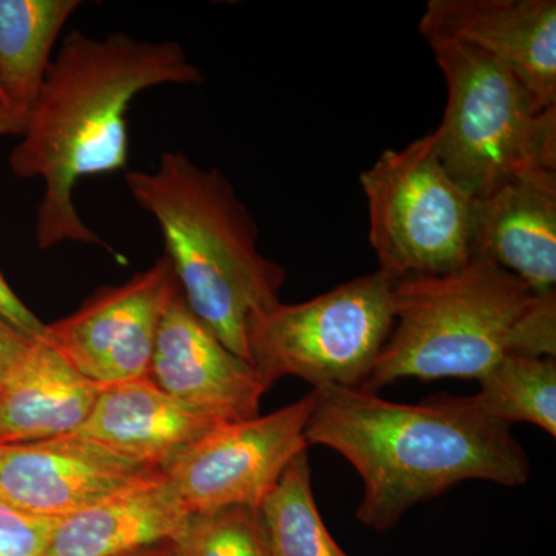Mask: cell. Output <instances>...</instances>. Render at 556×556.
Segmentation results:
<instances>
[{"instance_id":"6da1fadb","label":"cell","mask_w":556,"mask_h":556,"mask_svg":"<svg viewBox=\"0 0 556 556\" xmlns=\"http://www.w3.org/2000/svg\"><path fill=\"white\" fill-rule=\"evenodd\" d=\"M204 75L174 40L72 31L62 42L25 116L11 172L46 185L36 214L40 249L65 241L110 249L76 207L80 179L126 169L131 102L152 87L199 86Z\"/></svg>"},{"instance_id":"7a4b0ae2","label":"cell","mask_w":556,"mask_h":556,"mask_svg":"<svg viewBox=\"0 0 556 556\" xmlns=\"http://www.w3.org/2000/svg\"><path fill=\"white\" fill-rule=\"evenodd\" d=\"M308 445L345 457L362 479L357 519L388 532L409 508L464 481L525 485L526 450L510 427L482 415L470 396L438 394L408 405L358 388H313Z\"/></svg>"},{"instance_id":"3957f363","label":"cell","mask_w":556,"mask_h":556,"mask_svg":"<svg viewBox=\"0 0 556 556\" xmlns=\"http://www.w3.org/2000/svg\"><path fill=\"white\" fill-rule=\"evenodd\" d=\"M126 185L159 223L164 255L190 311L251 364L249 327L280 303L287 270L260 251L257 222L229 179L166 150L155 169L129 172Z\"/></svg>"},{"instance_id":"277c9868","label":"cell","mask_w":556,"mask_h":556,"mask_svg":"<svg viewBox=\"0 0 556 556\" xmlns=\"http://www.w3.org/2000/svg\"><path fill=\"white\" fill-rule=\"evenodd\" d=\"M393 295L396 321L368 393L401 379L479 380L510 354L556 356V292L538 294L490 260L401 278Z\"/></svg>"},{"instance_id":"5b68a950","label":"cell","mask_w":556,"mask_h":556,"mask_svg":"<svg viewBox=\"0 0 556 556\" xmlns=\"http://www.w3.org/2000/svg\"><path fill=\"white\" fill-rule=\"evenodd\" d=\"M445 86L444 118L431 131L438 159L471 199L517 175L556 169V108L543 109L484 51L427 40Z\"/></svg>"},{"instance_id":"8992f818","label":"cell","mask_w":556,"mask_h":556,"mask_svg":"<svg viewBox=\"0 0 556 556\" xmlns=\"http://www.w3.org/2000/svg\"><path fill=\"white\" fill-rule=\"evenodd\" d=\"M394 281L378 269L306 302L277 303L249 327L251 364L269 387L291 376L361 390L396 321Z\"/></svg>"},{"instance_id":"52a82bcc","label":"cell","mask_w":556,"mask_h":556,"mask_svg":"<svg viewBox=\"0 0 556 556\" xmlns=\"http://www.w3.org/2000/svg\"><path fill=\"white\" fill-rule=\"evenodd\" d=\"M358 181L369 244L387 276H441L471 258L473 199L442 166L431 131L383 150Z\"/></svg>"},{"instance_id":"ba28073f","label":"cell","mask_w":556,"mask_h":556,"mask_svg":"<svg viewBox=\"0 0 556 556\" xmlns=\"http://www.w3.org/2000/svg\"><path fill=\"white\" fill-rule=\"evenodd\" d=\"M313 394L266 416L219 424L164 468L192 515L260 508L289 464L308 450Z\"/></svg>"},{"instance_id":"9c48e42d","label":"cell","mask_w":556,"mask_h":556,"mask_svg":"<svg viewBox=\"0 0 556 556\" xmlns=\"http://www.w3.org/2000/svg\"><path fill=\"white\" fill-rule=\"evenodd\" d=\"M178 291L163 254L126 283L101 289L75 313L47 325L43 339L98 386L148 378L161 320Z\"/></svg>"},{"instance_id":"30bf717a","label":"cell","mask_w":556,"mask_h":556,"mask_svg":"<svg viewBox=\"0 0 556 556\" xmlns=\"http://www.w3.org/2000/svg\"><path fill=\"white\" fill-rule=\"evenodd\" d=\"M419 33L484 51L540 108H556L555 0H428Z\"/></svg>"},{"instance_id":"8fae6325","label":"cell","mask_w":556,"mask_h":556,"mask_svg":"<svg viewBox=\"0 0 556 556\" xmlns=\"http://www.w3.org/2000/svg\"><path fill=\"white\" fill-rule=\"evenodd\" d=\"M149 378L186 407L219 424L258 416L260 402L270 388L254 365L201 324L181 291L161 320Z\"/></svg>"},{"instance_id":"7c38bea8","label":"cell","mask_w":556,"mask_h":556,"mask_svg":"<svg viewBox=\"0 0 556 556\" xmlns=\"http://www.w3.org/2000/svg\"><path fill=\"white\" fill-rule=\"evenodd\" d=\"M155 470L78 433L0 445V493L47 518L68 517Z\"/></svg>"},{"instance_id":"4fadbf2b","label":"cell","mask_w":556,"mask_h":556,"mask_svg":"<svg viewBox=\"0 0 556 556\" xmlns=\"http://www.w3.org/2000/svg\"><path fill=\"white\" fill-rule=\"evenodd\" d=\"M471 255L538 292H556V169L517 175L473 200Z\"/></svg>"},{"instance_id":"5bb4252c","label":"cell","mask_w":556,"mask_h":556,"mask_svg":"<svg viewBox=\"0 0 556 556\" xmlns=\"http://www.w3.org/2000/svg\"><path fill=\"white\" fill-rule=\"evenodd\" d=\"M217 426L219 422L186 407L148 376L102 386L76 433L138 466L164 470Z\"/></svg>"},{"instance_id":"9a60e30c","label":"cell","mask_w":556,"mask_h":556,"mask_svg":"<svg viewBox=\"0 0 556 556\" xmlns=\"http://www.w3.org/2000/svg\"><path fill=\"white\" fill-rule=\"evenodd\" d=\"M192 514L163 470L61 518L43 556H119L178 541Z\"/></svg>"},{"instance_id":"2e32d148","label":"cell","mask_w":556,"mask_h":556,"mask_svg":"<svg viewBox=\"0 0 556 556\" xmlns=\"http://www.w3.org/2000/svg\"><path fill=\"white\" fill-rule=\"evenodd\" d=\"M100 390L46 339H31L0 382V445L76 433Z\"/></svg>"},{"instance_id":"e0dca14e","label":"cell","mask_w":556,"mask_h":556,"mask_svg":"<svg viewBox=\"0 0 556 556\" xmlns=\"http://www.w3.org/2000/svg\"><path fill=\"white\" fill-rule=\"evenodd\" d=\"M80 5L79 0H0V86L22 127L62 28Z\"/></svg>"},{"instance_id":"ac0fdd59","label":"cell","mask_w":556,"mask_h":556,"mask_svg":"<svg viewBox=\"0 0 556 556\" xmlns=\"http://www.w3.org/2000/svg\"><path fill=\"white\" fill-rule=\"evenodd\" d=\"M470 396L482 415L511 427L527 422L556 437L555 357L510 354L485 372Z\"/></svg>"},{"instance_id":"d6986e66","label":"cell","mask_w":556,"mask_h":556,"mask_svg":"<svg viewBox=\"0 0 556 556\" xmlns=\"http://www.w3.org/2000/svg\"><path fill=\"white\" fill-rule=\"evenodd\" d=\"M258 510L273 556H350L318 511L308 452L294 457Z\"/></svg>"},{"instance_id":"ffe728a7","label":"cell","mask_w":556,"mask_h":556,"mask_svg":"<svg viewBox=\"0 0 556 556\" xmlns=\"http://www.w3.org/2000/svg\"><path fill=\"white\" fill-rule=\"evenodd\" d=\"M177 546L179 556H273L260 510L252 507L192 515Z\"/></svg>"},{"instance_id":"44dd1931","label":"cell","mask_w":556,"mask_h":556,"mask_svg":"<svg viewBox=\"0 0 556 556\" xmlns=\"http://www.w3.org/2000/svg\"><path fill=\"white\" fill-rule=\"evenodd\" d=\"M58 521L24 510L0 493V556H43Z\"/></svg>"},{"instance_id":"7402d4cb","label":"cell","mask_w":556,"mask_h":556,"mask_svg":"<svg viewBox=\"0 0 556 556\" xmlns=\"http://www.w3.org/2000/svg\"><path fill=\"white\" fill-rule=\"evenodd\" d=\"M0 318L9 321L11 327L16 328L27 338H46L47 325L42 324L36 314L31 313L28 306L17 298L2 274H0Z\"/></svg>"},{"instance_id":"603a6c76","label":"cell","mask_w":556,"mask_h":556,"mask_svg":"<svg viewBox=\"0 0 556 556\" xmlns=\"http://www.w3.org/2000/svg\"><path fill=\"white\" fill-rule=\"evenodd\" d=\"M30 340L16 328L11 327L9 321L0 318V382Z\"/></svg>"},{"instance_id":"cb8c5ba5","label":"cell","mask_w":556,"mask_h":556,"mask_svg":"<svg viewBox=\"0 0 556 556\" xmlns=\"http://www.w3.org/2000/svg\"><path fill=\"white\" fill-rule=\"evenodd\" d=\"M119 556H179V552L177 541H166V543L153 544V546Z\"/></svg>"},{"instance_id":"d4e9b609","label":"cell","mask_w":556,"mask_h":556,"mask_svg":"<svg viewBox=\"0 0 556 556\" xmlns=\"http://www.w3.org/2000/svg\"><path fill=\"white\" fill-rule=\"evenodd\" d=\"M22 124L16 118L7 113L5 110L0 109V137L7 135H21Z\"/></svg>"},{"instance_id":"484cf974","label":"cell","mask_w":556,"mask_h":556,"mask_svg":"<svg viewBox=\"0 0 556 556\" xmlns=\"http://www.w3.org/2000/svg\"><path fill=\"white\" fill-rule=\"evenodd\" d=\"M0 109L5 110V112L10 113V115L13 116V118H16V116H14L13 110H11V108H10V102H9V100H7L5 93H3L2 86H0ZM17 121H20V119H17ZM20 123H21V121H20Z\"/></svg>"}]
</instances>
